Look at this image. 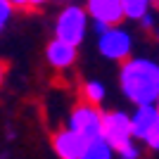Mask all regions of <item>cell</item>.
Returning a JSON list of instances; mask_svg holds the SVG:
<instances>
[{
	"mask_svg": "<svg viewBox=\"0 0 159 159\" xmlns=\"http://www.w3.org/2000/svg\"><path fill=\"white\" fill-rule=\"evenodd\" d=\"M119 88L133 105H154L159 100V62L152 57H128L119 69Z\"/></svg>",
	"mask_w": 159,
	"mask_h": 159,
	"instance_id": "1",
	"label": "cell"
},
{
	"mask_svg": "<svg viewBox=\"0 0 159 159\" xmlns=\"http://www.w3.org/2000/svg\"><path fill=\"white\" fill-rule=\"evenodd\" d=\"M88 29H90V14H88L86 7L81 5H66L60 14H57V21H55V36L71 45H81L88 36Z\"/></svg>",
	"mask_w": 159,
	"mask_h": 159,
	"instance_id": "2",
	"label": "cell"
},
{
	"mask_svg": "<svg viewBox=\"0 0 159 159\" xmlns=\"http://www.w3.org/2000/svg\"><path fill=\"white\" fill-rule=\"evenodd\" d=\"M102 119H105V112L100 109V105L93 102H81L69 112V119H66V126L74 128L76 133H81L86 140H93L102 135Z\"/></svg>",
	"mask_w": 159,
	"mask_h": 159,
	"instance_id": "3",
	"label": "cell"
},
{
	"mask_svg": "<svg viewBox=\"0 0 159 159\" xmlns=\"http://www.w3.org/2000/svg\"><path fill=\"white\" fill-rule=\"evenodd\" d=\"M98 52L105 60L112 62H126L133 52V36L126 31L124 26L114 24L109 26L105 33L98 36Z\"/></svg>",
	"mask_w": 159,
	"mask_h": 159,
	"instance_id": "4",
	"label": "cell"
},
{
	"mask_svg": "<svg viewBox=\"0 0 159 159\" xmlns=\"http://www.w3.org/2000/svg\"><path fill=\"white\" fill-rule=\"evenodd\" d=\"M102 138L116 147H121L124 143L133 140V128H131V114H126L124 109H109L105 112L102 119Z\"/></svg>",
	"mask_w": 159,
	"mask_h": 159,
	"instance_id": "5",
	"label": "cell"
},
{
	"mask_svg": "<svg viewBox=\"0 0 159 159\" xmlns=\"http://www.w3.org/2000/svg\"><path fill=\"white\" fill-rule=\"evenodd\" d=\"M86 145H88V140L69 126L60 128L52 135V150L60 159H81Z\"/></svg>",
	"mask_w": 159,
	"mask_h": 159,
	"instance_id": "6",
	"label": "cell"
},
{
	"mask_svg": "<svg viewBox=\"0 0 159 159\" xmlns=\"http://www.w3.org/2000/svg\"><path fill=\"white\" fill-rule=\"evenodd\" d=\"M86 10L93 21H105V24H121L126 19L121 0H86Z\"/></svg>",
	"mask_w": 159,
	"mask_h": 159,
	"instance_id": "7",
	"label": "cell"
},
{
	"mask_svg": "<svg viewBox=\"0 0 159 159\" xmlns=\"http://www.w3.org/2000/svg\"><path fill=\"white\" fill-rule=\"evenodd\" d=\"M76 50H79V45H71V43H66V40L55 36L45 45V60L52 69L62 71V69H69L76 62Z\"/></svg>",
	"mask_w": 159,
	"mask_h": 159,
	"instance_id": "8",
	"label": "cell"
},
{
	"mask_svg": "<svg viewBox=\"0 0 159 159\" xmlns=\"http://www.w3.org/2000/svg\"><path fill=\"white\" fill-rule=\"evenodd\" d=\"M159 124V112L157 105H135V112L131 114V128H133V138L143 140L150 135L154 126Z\"/></svg>",
	"mask_w": 159,
	"mask_h": 159,
	"instance_id": "9",
	"label": "cell"
},
{
	"mask_svg": "<svg viewBox=\"0 0 159 159\" xmlns=\"http://www.w3.org/2000/svg\"><path fill=\"white\" fill-rule=\"evenodd\" d=\"M114 154H116L114 145H109V143L100 135V138L88 140V145H86V150H83V154H81V159H114Z\"/></svg>",
	"mask_w": 159,
	"mask_h": 159,
	"instance_id": "10",
	"label": "cell"
},
{
	"mask_svg": "<svg viewBox=\"0 0 159 159\" xmlns=\"http://www.w3.org/2000/svg\"><path fill=\"white\" fill-rule=\"evenodd\" d=\"M154 0H121L124 5V12H126V19H133V21H140L150 12Z\"/></svg>",
	"mask_w": 159,
	"mask_h": 159,
	"instance_id": "11",
	"label": "cell"
},
{
	"mask_svg": "<svg viewBox=\"0 0 159 159\" xmlns=\"http://www.w3.org/2000/svg\"><path fill=\"white\" fill-rule=\"evenodd\" d=\"M83 98L88 100V102H93V105H102L107 98V88L102 81L98 79H88L86 83H83Z\"/></svg>",
	"mask_w": 159,
	"mask_h": 159,
	"instance_id": "12",
	"label": "cell"
},
{
	"mask_svg": "<svg viewBox=\"0 0 159 159\" xmlns=\"http://www.w3.org/2000/svg\"><path fill=\"white\" fill-rule=\"evenodd\" d=\"M116 157L119 159H140V140H128L121 147H116Z\"/></svg>",
	"mask_w": 159,
	"mask_h": 159,
	"instance_id": "13",
	"label": "cell"
},
{
	"mask_svg": "<svg viewBox=\"0 0 159 159\" xmlns=\"http://www.w3.org/2000/svg\"><path fill=\"white\" fill-rule=\"evenodd\" d=\"M12 12H14V5H12V2H10V0H0V33L5 31V26L10 24Z\"/></svg>",
	"mask_w": 159,
	"mask_h": 159,
	"instance_id": "14",
	"label": "cell"
},
{
	"mask_svg": "<svg viewBox=\"0 0 159 159\" xmlns=\"http://www.w3.org/2000/svg\"><path fill=\"white\" fill-rule=\"evenodd\" d=\"M143 145L150 147V150H154V152H159V124L152 128V131H150V135L143 140Z\"/></svg>",
	"mask_w": 159,
	"mask_h": 159,
	"instance_id": "15",
	"label": "cell"
},
{
	"mask_svg": "<svg viewBox=\"0 0 159 159\" xmlns=\"http://www.w3.org/2000/svg\"><path fill=\"white\" fill-rule=\"evenodd\" d=\"M140 26L145 29V31H152L154 29V17H152V12H147L143 19H140Z\"/></svg>",
	"mask_w": 159,
	"mask_h": 159,
	"instance_id": "16",
	"label": "cell"
},
{
	"mask_svg": "<svg viewBox=\"0 0 159 159\" xmlns=\"http://www.w3.org/2000/svg\"><path fill=\"white\" fill-rule=\"evenodd\" d=\"M109 26H112V24H105V21H93V31L98 33V36H100V33H105Z\"/></svg>",
	"mask_w": 159,
	"mask_h": 159,
	"instance_id": "17",
	"label": "cell"
},
{
	"mask_svg": "<svg viewBox=\"0 0 159 159\" xmlns=\"http://www.w3.org/2000/svg\"><path fill=\"white\" fill-rule=\"evenodd\" d=\"M10 2H12L14 7H31V2H29V0H10Z\"/></svg>",
	"mask_w": 159,
	"mask_h": 159,
	"instance_id": "18",
	"label": "cell"
},
{
	"mask_svg": "<svg viewBox=\"0 0 159 159\" xmlns=\"http://www.w3.org/2000/svg\"><path fill=\"white\" fill-rule=\"evenodd\" d=\"M31 2V7H40V5H48L50 0H29Z\"/></svg>",
	"mask_w": 159,
	"mask_h": 159,
	"instance_id": "19",
	"label": "cell"
},
{
	"mask_svg": "<svg viewBox=\"0 0 159 159\" xmlns=\"http://www.w3.org/2000/svg\"><path fill=\"white\" fill-rule=\"evenodd\" d=\"M2 76H5V71H2V64H0V83H2Z\"/></svg>",
	"mask_w": 159,
	"mask_h": 159,
	"instance_id": "20",
	"label": "cell"
},
{
	"mask_svg": "<svg viewBox=\"0 0 159 159\" xmlns=\"http://www.w3.org/2000/svg\"><path fill=\"white\" fill-rule=\"evenodd\" d=\"M154 105H157V112H159V100H157V102H154Z\"/></svg>",
	"mask_w": 159,
	"mask_h": 159,
	"instance_id": "21",
	"label": "cell"
},
{
	"mask_svg": "<svg viewBox=\"0 0 159 159\" xmlns=\"http://www.w3.org/2000/svg\"><path fill=\"white\" fill-rule=\"evenodd\" d=\"M157 40H159V29H157Z\"/></svg>",
	"mask_w": 159,
	"mask_h": 159,
	"instance_id": "22",
	"label": "cell"
}]
</instances>
